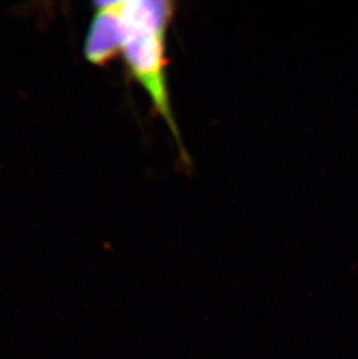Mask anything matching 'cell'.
Masks as SVG:
<instances>
[{
    "label": "cell",
    "mask_w": 358,
    "mask_h": 359,
    "mask_svg": "<svg viewBox=\"0 0 358 359\" xmlns=\"http://www.w3.org/2000/svg\"><path fill=\"white\" fill-rule=\"evenodd\" d=\"M118 21L119 54L122 55L129 74L142 86L152 102L154 112L161 116L178 147L186 166L189 154L173 116L166 69V34L175 14V4L166 0L111 1Z\"/></svg>",
    "instance_id": "6da1fadb"
}]
</instances>
